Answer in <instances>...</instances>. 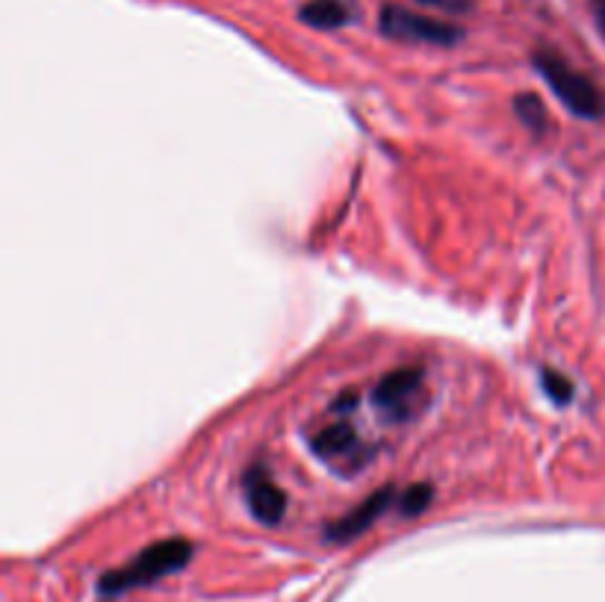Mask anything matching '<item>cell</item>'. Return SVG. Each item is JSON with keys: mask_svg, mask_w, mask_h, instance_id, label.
Returning a JSON list of instances; mask_svg holds the SVG:
<instances>
[{"mask_svg": "<svg viewBox=\"0 0 605 602\" xmlns=\"http://www.w3.org/2000/svg\"><path fill=\"white\" fill-rule=\"evenodd\" d=\"M192 543L184 541V537H169V541H157L151 546L133 555V559L119 570H110V573H103L98 588H101V594L107 596H119L125 591H133V588H148L153 585L157 579L171 576V573H178L189 564L192 559Z\"/></svg>", "mask_w": 605, "mask_h": 602, "instance_id": "obj_1", "label": "cell"}, {"mask_svg": "<svg viewBox=\"0 0 605 602\" xmlns=\"http://www.w3.org/2000/svg\"><path fill=\"white\" fill-rule=\"evenodd\" d=\"M537 75L544 77L549 89L555 92V98L579 119L597 121L605 116V92L597 80H591L588 75H582L579 68H573L571 62L564 60L562 53L549 51H535L532 57Z\"/></svg>", "mask_w": 605, "mask_h": 602, "instance_id": "obj_2", "label": "cell"}, {"mask_svg": "<svg viewBox=\"0 0 605 602\" xmlns=\"http://www.w3.org/2000/svg\"><path fill=\"white\" fill-rule=\"evenodd\" d=\"M373 405L390 423H408L426 407V369L423 366H401L378 382L373 393Z\"/></svg>", "mask_w": 605, "mask_h": 602, "instance_id": "obj_3", "label": "cell"}, {"mask_svg": "<svg viewBox=\"0 0 605 602\" xmlns=\"http://www.w3.org/2000/svg\"><path fill=\"white\" fill-rule=\"evenodd\" d=\"M381 33L390 36V39H401V42H426L440 45V48H449L458 39H464L460 27L419 16V12H410L405 7H396V3H387L381 9Z\"/></svg>", "mask_w": 605, "mask_h": 602, "instance_id": "obj_4", "label": "cell"}, {"mask_svg": "<svg viewBox=\"0 0 605 602\" xmlns=\"http://www.w3.org/2000/svg\"><path fill=\"white\" fill-rule=\"evenodd\" d=\"M242 491H246V505L260 520L264 526H278L287 514V493L275 484L269 470L264 464H255L242 475Z\"/></svg>", "mask_w": 605, "mask_h": 602, "instance_id": "obj_5", "label": "cell"}, {"mask_svg": "<svg viewBox=\"0 0 605 602\" xmlns=\"http://www.w3.org/2000/svg\"><path fill=\"white\" fill-rule=\"evenodd\" d=\"M310 450H314L316 458L328 461V464H355V470L367 461V455H360L364 443H360L358 432L351 428L349 423H331L319 428V432L310 437Z\"/></svg>", "mask_w": 605, "mask_h": 602, "instance_id": "obj_6", "label": "cell"}, {"mask_svg": "<svg viewBox=\"0 0 605 602\" xmlns=\"http://www.w3.org/2000/svg\"><path fill=\"white\" fill-rule=\"evenodd\" d=\"M393 496H396V487H393V484H384L381 491H376L369 500L360 502L358 509H351L346 517L337 520V523H331V526L325 529V537H328V541L346 543L351 541V537L364 535V532H367L378 517H381L384 511L390 509Z\"/></svg>", "mask_w": 605, "mask_h": 602, "instance_id": "obj_7", "label": "cell"}, {"mask_svg": "<svg viewBox=\"0 0 605 602\" xmlns=\"http://www.w3.org/2000/svg\"><path fill=\"white\" fill-rule=\"evenodd\" d=\"M299 18L316 30H337V27L349 24L351 9L343 0H307L299 9Z\"/></svg>", "mask_w": 605, "mask_h": 602, "instance_id": "obj_8", "label": "cell"}, {"mask_svg": "<svg viewBox=\"0 0 605 602\" xmlns=\"http://www.w3.org/2000/svg\"><path fill=\"white\" fill-rule=\"evenodd\" d=\"M514 110H517V116H520L523 125H526L529 130H535V134H540V130L549 125V119H546L544 101H540L537 95H532V92L520 95V98L514 101Z\"/></svg>", "mask_w": 605, "mask_h": 602, "instance_id": "obj_9", "label": "cell"}, {"mask_svg": "<svg viewBox=\"0 0 605 602\" xmlns=\"http://www.w3.org/2000/svg\"><path fill=\"white\" fill-rule=\"evenodd\" d=\"M432 500H435V487H432V484L428 482L410 484L408 491L399 496V511L405 517H417V514H423V511L432 505Z\"/></svg>", "mask_w": 605, "mask_h": 602, "instance_id": "obj_10", "label": "cell"}, {"mask_svg": "<svg viewBox=\"0 0 605 602\" xmlns=\"http://www.w3.org/2000/svg\"><path fill=\"white\" fill-rule=\"evenodd\" d=\"M540 384H544L546 396L555 402V405H567L573 399V382H567V375L555 373V369H544L540 373Z\"/></svg>", "mask_w": 605, "mask_h": 602, "instance_id": "obj_11", "label": "cell"}, {"mask_svg": "<svg viewBox=\"0 0 605 602\" xmlns=\"http://www.w3.org/2000/svg\"><path fill=\"white\" fill-rule=\"evenodd\" d=\"M591 12H594V21H597L599 33L605 36V0H591Z\"/></svg>", "mask_w": 605, "mask_h": 602, "instance_id": "obj_12", "label": "cell"}, {"mask_svg": "<svg viewBox=\"0 0 605 602\" xmlns=\"http://www.w3.org/2000/svg\"><path fill=\"white\" fill-rule=\"evenodd\" d=\"M426 3H444V0H426Z\"/></svg>", "mask_w": 605, "mask_h": 602, "instance_id": "obj_13", "label": "cell"}]
</instances>
